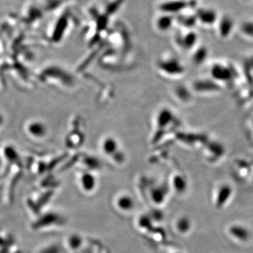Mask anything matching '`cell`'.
Listing matches in <instances>:
<instances>
[{"instance_id": "6da1fadb", "label": "cell", "mask_w": 253, "mask_h": 253, "mask_svg": "<svg viewBox=\"0 0 253 253\" xmlns=\"http://www.w3.org/2000/svg\"><path fill=\"white\" fill-rule=\"evenodd\" d=\"M160 70L166 75H170V76H179L184 73V67L181 63L175 58L169 56L168 58L161 59L160 61L159 65Z\"/></svg>"}, {"instance_id": "7a4b0ae2", "label": "cell", "mask_w": 253, "mask_h": 253, "mask_svg": "<svg viewBox=\"0 0 253 253\" xmlns=\"http://www.w3.org/2000/svg\"><path fill=\"white\" fill-rule=\"evenodd\" d=\"M119 143L112 136H106L101 141V151L106 156H111L119 152Z\"/></svg>"}, {"instance_id": "3957f363", "label": "cell", "mask_w": 253, "mask_h": 253, "mask_svg": "<svg viewBox=\"0 0 253 253\" xmlns=\"http://www.w3.org/2000/svg\"><path fill=\"white\" fill-rule=\"evenodd\" d=\"M185 2L181 1H168L160 5V9L165 14L179 12L186 7Z\"/></svg>"}, {"instance_id": "277c9868", "label": "cell", "mask_w": 253, "mask_h": 253, "mask_svg": "<svg viewBox=\"0 0 253 253\" xmlns=\"http://www.w3.org/2000/svg\"><path fill=\"white\" fill-rule=\"evenodd\" d=\"M197 18L204 24L212 25L217 20V14L211 9H201L198 12Z\"/></svg>"}, {"instance_id": "5b68a950", "label": "cell", "mask_w": 253, "mask_h": 253, "mask_svg": "<svg viewBox=\"0 0 253 253\" xmlns=\"http://www.w3.org/2000/svg\"><path fill=\"white\" fill-rule=\"evenodd\" d=\"M172 16L167 14L161 15L159 17L156 18V27L160 31H168L170 29L173 24Z\"/></svg>"}, {"instance_id": "8992f818", "label": "cell", "mask_w": 253, "mask_h": 253, "mask_svg": "<svg viewBox=\"0 0 253 253\" xmlns=\"http://www.w3.org/2000/svg\"><path fill=\"white\" fill-rule=\"evenodd\" d=\"M233 28V21L230 18L224 16L221 20L219 25V31L221 36L226 37L231 33Z\"/></svg>"}, {"instance_id": "52a82bcc", "label": "cell", "mask_w": 253, "mask_h": 253, "mask_svg": "<svg viewBox=\"0 0 253 253\" xmlns=\"http://www.w3.org/2000/svg\"><path fill=\"white\" fill-rule=\"evenodd\" d=\"M197 42V36L196 33H189L183 37L181 39V44L184 47L191 48L195 45Z\"/></svg>"}, {"instance_id": "ba28073f", "label": "cell", "mask_w": 253, "mask_h": 253, "mask_svg": "<svg viewBox=\"0 0 253 253\" xmlns=\"http://www.w3.org/2000/svg\"><path fill=\"white\" fill-rule=\"evenodd\" d=\"M122 197L119 199V201L118 200V206L121 208V209L129 211L134 206L132 200L129 198V196H125Z\"/></svg>"}, {"instance_id": "9c48e42d", "label": "cell", "mask_w": 253, "mask_h": 253, "mask_svg": "<svg viewBox=\"0 0 253 253\" xmlns=\"http://www.w3.org/2000/svg\"><path fill=\"white\" fill-rule=\"evenodd\" d=\"M241 32L246 36L253 38V22L248 21L241 25Z\"/></svg>"}]
</instances>
